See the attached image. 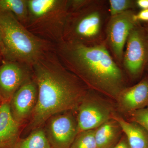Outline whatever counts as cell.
I'll use <instances>...</instances> for the list:
<instances>
[{"mask_svg": "<svg viewBox=\"0 0 148 148\" xmlns=\"http://www.w3.org/2000/svg\"><path fill=\"white\" fill-rule=\"evenodd\" d=\"M105 3L90 0L79 8L69 11L63 40L86 45L106 41L104 29L108 10Z\"/></svg>", "mask_w": 148, "mask_h": 148, "instance_id": "4", "label": "cell"}, {"mask_svg": "<svg viewBox=\"0 0 148 148\" xmlns=\"http://www.w3.org/2000/svg\"><path fill=\"white\" fill-rule=\"evenodd\" d=\"M26 28L42 39L56 45L63 40L69 13V0H27Z\"/></svg>", "mask_w": 148, "mask_h": 148, "instance_id": "5", "label": "cell"}, {"mask_svg": "<svg viewBox=\"0 0 148 148\" xmlns=\"http://www.w3.org/2000/svg\"><path fill=\"white\" fill-rule=\"evenodd\" d=\"M112 119L119 124L130 148H148V132L140 125L125 120L116 113Z\"/></svg>", "mask_w": 148, "mask_h": 148, "instance_id": "14", "label": "cell"}, {"mask_svg": "<svg viewBox=\"0 0 148 148\" xmlns=\"http://www.w3.org/2000/svg\"><path fill=\"white\" fill-rule=\"evenodd\" d=\"M94 130L98 148L112 147L122 132L118 123L113 119L104 123Z\"/></svg>", "mask_w": 148, "mask_h": 148, "instance_id": "15", "label": "cell"}, {"mask_svg": "<svg viewBox=\"0 0 148 148\" xmlns=\"http://www.w3.org/2000/svg\"><path fill=\"white\" fill-rule=\"evenodd\" d=\"M61 63L88 88L116 101L126 79L106 41L92 45L65 41L55 45Z\"/></svg>", "mask_w": 148, "mask_h": 148, "instance_id": "2", "label": "cell"}, {"mask_svg": "<svg viewBox=\"0 0 148 148\" xmlns=\"http://www.w3.org/2000/svg\"><path fill=\"white\" fill-rule=\"evenodd\" d=\"M119 112L128 114L148 106V78H145L137 84L126 87L116 100Z\"/></svg>", "mask_w": 148, "mask_h": 148, "instance_id": "12", "label": "cell"}, {"mask_svg": "<svg viewBox=\"0 0 148 148\" xmlns=\"http://www.w3.org/2000/svg\"><path fill=\"white\" fill-rule=\"evenodd\" d=\"M147 67H148V63L147 64Z\"/></svg>", "mask_w": 148, "mask_h": 148, "instance_id": "28", "label": "cell"}, {"mask_svg": "<svg viewBox=\"0 0 148 148\" xmlns=\"http://www.w3.org/2000/svg\"><path fill=\"white\" fill-rule=\"evenodd\" d=\"M0 66V94L9 102L21 86L33 77L32 68L14 61L3 60Z\"/></svg>", "mask_w": 148, "mask_h": 148, "instance_id": "10", "label": "cell"}, {"mask_svg": "<svg viewBox=\"0 0 148 148\" xmlns=\"http://www.w3.org/2000/svg\"><path fill=\"white\" fill-rule=\"evenodd\" d=\"M0 30L3 60L32 66L45 53L54 50L55 45L29 32L14 16L0 10Z\"/></svg>", "mask_w": 148, "mask_h": 148, "instance_id": "3", "label": "cell"}, {"mask_svg": "<svg viewBox=\"0 0 148 148\" xmlns=\"http://www.w3.org/2000/svg\"><path fill=\"white\" fill-rule=\"evenodd\" d=\"M108 3V10L110 16L131 10V8L136 5L135 1L131 0H109Z\"/></svg>", "mask_w": 148, "mask_h": 148, "instance_id": "19", "label": "cell"}, {"mask_svg": "<svg viewBox=\"0 0 148 148\" xmlns=\"http://www.w3.org/2000/svg\"><path fill=\"white\" fill-rule=\"evenodd\" d=\"M136 5L142 10L148 9V0H138L135 1Z\"/></svg>", "mask_w": 148, "mask_h": 148, "instance_id": "23", "label": "cell"}, {"mask_svg": "<svg viewBox=\"0 0 148 148\" xmlns=\"http://www.w3.org/2000/svg\"><path fill=\"white\" fill-rule=\"evenodd\" d=\"M3 100L1 96V94H0V103H1L2 102H3Z\"/></svg>", "mask_w": 148, "mask_h": 148, "instance_id": "26", "label": "cell"}, {"mask_svg": "<svg viewBox=\"0 0 148 148\" xmlns=\"http://www.w3.org/2000/svg\"><path fill=\"white\" fill-rule=\"evenodd\" d=\"M12 148H52L43 127L30 132L26 138H19Z\"/></svg>", "mask_w": 148, "mask_h": 148, "instance_id": "17", "label": "cell"}, {"mask_svg": "<svg viewBox=\"0 0 148 148\" xmlns=\"http://www.w3.org/2000/svg\"><path fill=\"white\" fill-rule=\"evenodd\" d=\"M75 111L56 114L45 122L42 127L52 148H70L78 134Z\"/></svg>", "mask_w": 148, "mask_h": 148, "instance_id": "8", "label": "cell"}, {"mask_svg": "<svg viewBox=\"0 0 148 148\" xmlns=\"http://www.w3.org/2000/svg\"><path fill=\"white\" fill-rule=\"evenodd\" d=\"M36 83V106L26 130L31 132L43 126L56 114L76 111L89 88L61 63L54 50L45 53L32 67Z\"/></svg>", "mask_w": 148, "mask_h": 148, "instance_id": "1", "label": "cell"}, {"mask_svg": "<svg viewBox=\"0 0 148 148\" xmlns=\"http://www.w3.org/2000/svg\"><path fill=\"white\" fill-rule=\"evenodd\" d=\"M130 121L140 125L148 132V106L127 114Z\"/></svg>", "mask_w": 148, "mask_h": 148, "instance_id": "20", "label": "cell"}, {"mask_svg": "<svg viewBox=\"0 0 148 148\" xmlns=\"http://www.w3.org/2000/svg\"><path fill=\"white\" fill-rule=\"evenodd\" d=\"M112 148H130V147L126 137L124 135Z\"/></svg>", "mask_w": 148, "mask_h": 148, "instance_id": "22", "label": "cell"}, {"mask_svg": "<svg viewBox=\"0 0 148 148\" xmlns=\"http://www.w3.org/2000/svg\"><path fill=\"white\" fill-rule=\"evenodd\" d=\"M70 148H98L94 130L79 133Z\"/></svg>", "mask_w": 148, "mask_h": 148, "instance_id": "18", "label": "cell"}, {"mask_svg": "<svg viewBox=\"0 0 148 148\" xmlns=\"http://www.w3.org/2000/svg\"><path fill=\"white\" fill-rule=\"evenodd\" d=\"M135 14L129 10L110 16L106 25V45L118 64L122 63L124 47L130 33L138 24L134 19Z\"/></svg>", "mask_w": 148, "mask_h": 148, "instance_id": "7", "label": "cell"}, {"mask_svg": "<svg viewBox=\"0 0 148 148\" xmlns=\"http://www.w3.org/2000/svg\"><path fill=\"white\" fill-rule=\"evenodd\" d=\"M0 10L12 14L26 27L29 17L27 0H0Z\"/></svg>", "mask_w": 148, "mask_h": 148, "instance_id": "16", "label": "cell"}, {"mask_svg": "<svg viewBox=\"0 0 148 148\" xmlns=\"http://www.w3.org/2000/svg\"><path fill=\"white\" fill-rule=\"evenodd\" d=\"M88 89L76 110L78 132L92 130L112 119L116 113L112 104Z\"/></svg>", "mask_w": 148, "mask_h": 148, "instance_id": "6", "label": "cell"}, {"mask_svg": "<svg viewBox=\"0 0 148 148\" xmlns=\"http://www.w3.org/2000/svg\"><path fill=\"white\" fill-rule=\"evenodd\" d=\"M3 47L1 35L0 30V58H3Z\"/></svg>", "mask_w": 148, "mask_h": 148, "instance_id": "24", "label": "cell"}, {"mask_svg": "<svg viewBox=\"0 0 148 148\" xmlns=\"http://www.w3.org/2000/svg\"><path fill=\"white\" fill-rule=\"evenodd\" d=\"M134 18L137 22L139 21L148 22V9L142 10L138 13L135 14Z\"/></svg>", "mask_w": 148, "mask_h": 148, "instance_id": "21", "label": "cell"}, {"mask_svg": "<svg viewBox=\"0 0 148 148\" xmlns=\"http://www.w3.org/2000/svg\"><path fill=\"white\" fill-rule=\"evenodd\" d=\"M125 46L122 63L129 75L136 78L148 63V42L145 31L137 24L130 33Z\"/></svg>", "mask_w": 148, "mask_h": 148, "instance_id": "9", "label": "cell"}, {"mask_svg": "<svg viewBox=\"0 0 148 148\" xmlns=\"http://www.w3.org/2000/svg\"><path fill=\"white\" fill-rule=\"evenodd\" d=\"M21 126L12 115L9 102L0 103V148H12L20 138Z\"/></svg>", "mask_w": 148, "mask_h": 148, "instance_id": "13", "label": "cell"}, {"mask_svg": "<svg viewBox=\"0 0 148 148\" xmlns=\"http://www.w3.org/2000/svg\"><path fill=\"white\" fill-rule=\"evenodd\" d=\"M145 32L146 34V36H147V39L148 42V26L146 28Z\"/></svg>", "mask_w": 148, "mask_h": 148, "instance_id": "25", "label": "cell"}, {"mask_svg": "<svg viewBox=\"0 0 148 148\" xmlns=\"http://www.w3.org/2000/svg\"><path fill=\"white\" fill-rule=\"evenodd\" d=\"M38 89L33 76L22 85L9 101L13 118L22 126L30 119L36 106Z\"/></svg>", "mask_w": 148, "mask_h": 148, "instance_id": "11", "label": "cell"}, {"mask_svg": "<svg viewBox=\"0 0 148 148\" xmlns=\"http://www.w3.org/2000/svg\"><path fill=\"white\" fill-rule=\"evenodd\" d=\"M112 147H108L103 148H112Z\"/></svg>", "mask_w": 148, "mask_h": 148, "instance_id": "27", "label": "cell"}]
</instances>
